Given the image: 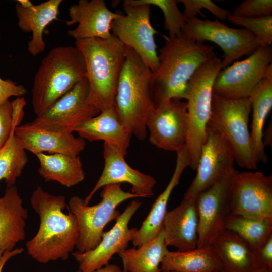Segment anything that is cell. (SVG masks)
I'll return each mask as SVG.
<instances>
[{
  "mask_svg": "<svg viewBox=\"0 0 272 272\" xmlns=\"http://www.w3.org/2000/svg\"><path fill=\"white\" fill-rule=\"evenodd\" d=\"M1 148H0V149H1Z\"/></svg>",
  "mask_w": 272,
  "mask_h": 272,
  "instance_id": "bcb514c9",
  "label": "cell"
},
{
  "mask_svg": "<svg viewBox=\"0 0 272 272\" xmlns=\"http://www.w3.org/2000/svg\"><path fill=\"white\" fill-rule=\"evenodd\" d=\"M146 127L152 145L176 152L186 142L187 102L171 99L155 105L147 118Z\"/></svg>",
  "mask_w": 272,
  "mask_h": 272,
  "instance_id": "9a60e30c",
  "label": "cell"
},
{
  "mask_svg": "<svg viewBox=\"0 0 272 272\" xmlns=\"http://www.w3.org/2000/svg\"><path fill=\"white\" fill-rule=\"evenodd\" d=\"M227 20L235 25L243 26L250 31L254 35L260 46L271 45L272 15L245 18L231 14Z\"/></svg>",
  "mask_w": 272,
  "mask_h": 272,
  "instance_id": "e575fe53",
  "label": "cell"
},
{
  "mask_svg": "<svg viewBox=\"0 0 272 272\" xmlns=\"http://www.w3.org/2000/svg\"><path fill=\"white\" fill-rule=\"evenodd\" d=\"M152 71L126 47V58L119 80L115 105L122 122L138 139L147 136V118L155 106Z\"/></svg>",
  "mask_w": 272,
  "mask_h": 272,
  "instance_id": "5b68a950",
  "label": "cell"
},
{
  "mask_svg": "<svg viewBox=\"0 0 272 272\" xmlns=\"http://www.w3.org/2000/svg\"><path fill=\"white\" fill-rule=\"evenodd\" d=\"M62 2L48 0L29 8H24L16 3V13L19 28L24 32H32L27 50L32 56H37L44 51L46 43L43 40V31L49 23L57 19Z\"/></svg>",
  "mask_w": 272,
  "mask_h": 272,
  "instance_id": "d4e9b609",
  "label": "cell"
},
{
  "mask_svg": "<svg viewBox=\"0 0 272 272\" xmlns=\"http://www.w3.org/2000/svg\"><path fill=\"white\" fill-rule=\"evenodd\" d=\"M15 134L22 147L35 155L48 152L79 156L86 145L85 140L73 133L49 130L32 121L17 126Z\"/></svg>",
  "mask_w": 272,
  "mask_h": 272,
  "instance_id": "ffe728a7",
  "label": "cell"
},
{
  "mask_svg": "<svg viewBox=\"0 0 272 272\" xmlns=\"http://www.w3.org/2000/svg\"><path fill=\"white\" fill-rule=\"evenodd\" d=\"M251 112L249 98L232 99L213 93L208 124L223 135L231 147L237 165L254 170L258 162L248 129Z\"/></svg>",
  "mask_w": 272,
  "mask_h": 272,
  "instance_id": "52a82bcc",
  "label": "cell"
},
{
  "mask_svg": "<svg viewBox=\"0 0 272 272\" xmlns=\"http://www.w3.org/2000/svg\"><path fill=\"white\" fill-rule=\"evenodd\" d=\"M164 38V45L158 54L159 66L152 76L155 105L171 99L187 100L191 76L201 64L216 56L214 47L182 33Z\"/></svg>",
  "mask_w": 272,
  "mask_h": 272,
  "instance_id": "7a4b0ae2",
  "label": "cell"
},
{
  "mask_svg": "<svg viewBox=\"0 0 272 272\" xmlns=\"http://www.w3.org/2000/svg\"><path fill=\"white\" fill-rule=\"evenodd\" d=\"M30 203L39 217L40 225L36 234L26 244L28 254L42 264L66 260L76 247L80 230L75 216L63 212L67 206L65 197L50 194L38 186Z\"/></svg>",
  "mask_w": 272,
  "mask_h": 272,
  "instance_id": "6da1fadb",
  "label": "cell"
},
{
  "mask_svg": "<svg viewBox=\"0 0 272 272\" xmlns=\"http://www.w3.org/2000/svg\"><path fill=\"white\" fill-rule=\"evenodd\" d=\"M69 14L70 19L65 21L66 24H78L75 28L67 31L76 40L112 37L111 24L120 14L110 11L104 0H79L70 6Z\"/></svg>",
  "mask_w": 272,
  "mask_h": 272,
  "instance_id": "d6986e66",
  "label": "cell"
},
{
  "mask_svg": "<svg viewBox=\"0 0 272 272\" xmlns=\"http://www.w3.org/2000/svg\"><path fill=\"white\" fill-rule=\"evenodd\" d=\"M178 2L182 3L184 6L182 13L186 20L196 17L202 9L208 10L216 19L221 20H227L231 14L229 11L219 7L211 0H181Z\"/></svg>",
  "mask_w": 272,
  "mask_h": 272,
  "instance_id": "d590c367",
  "label": "cell"
},
{
  "mask_svg": "<svg viewBox=\"0 0 272 272\" xmlns=\"http://www.w3.org/2000/svg\"><path fill=\"white\" fill-rule=\"evenodd\" d=\"M143 3L160 8L164 17V28L169 37L178 36L186 24V19L175 0H140Z\"/></svg>",
  "mask_w": 272,
  "mask_h": 272,
  "instance_id": "836d02e7",
  "label": "cell"
},
{
  "mask_svg": "<svg viewBox=\"0 0 272 272\" xmlns=\"http://www.w3.org/2000/svg\"><path fill=\"white\" fill-rule=\"evenodd\" d=\"M28 211L17 187L7 186L0 197V262L6 253L14 251L25 238Z\"/></svg>",
  "mask_w": 272,
  "mask_h": 272,
  "instance_id": "603a6c76",
  "label": "cell"
},
{
  "mask_svg": "<svg viewBox=\"0 0 272 272\" xmlns=\"http://www.w3.org/2000/svg\"><path fill=\"white\" fill-rule=\"evenodd\" d=\"M124 157L116 148L104 143L103 170L93 189L84 199L85 204H89L99 189L111 184L128 183L131 186V192L140 197H150L154 194L153 189L156 184V179L131 167Z\"/></svg>",
  "mask_w": 272,
  "mask_h": 272,
  "instance_id": "ac0fdd59",
  "label": "cell"
},
{
  "mask_svg": "<svg viewBox=\"0 0 272 272\" xmlns=\"http://www.w3.org/2000/svg\"><path fill=\"white\" fill-rule=\"evenodd\" d=\"M235 161L233 151L225 138L216 128L208 124L197 173L184 198L195 200L200 193L218 182L234 168Z\"/></svg>",
  "mask_w": 272,
  "mask_h": 272,
  "instance_id": "7c38bea8",
  "label": "cell"
},
{
  "mask_svg": "<svg viewBox=\"0 0 272 272\" xmlns=\"http://www.w3.org/2000/svg\"><path fill=\"white\" fill-rule=\"evenodd\" d=\"M77 272H81L78 270ZM92 272H122L121 269L116 264H108Z\"/></svg>",
  "mask_w": 272,
  "mask_h": 272,
  "instance_id": "ab89813d",
  "label": "cell"
},
{
  "mask_svg": "<svg viewBox=\"0 0 272 272\" xmlns=\"http://www.w3.org/2000/svg\"><path fill=\"white\" fill-rule=\"evenodd\" d=\"M162 272H217L221 261L212 246L181 251H168L160 265Z\"/></svg>",
  "mask_w": 272,
  "mask_h": 272,
  "instance_id": "f1b7e54d",
  "label": "cell"
},
{
  "mask_svg": "<svg viewBox=\"0 0 272 272\" xmlns=\"http://www.w3.org/2000/svg\"><path fill=\"white\" fill-rule=\"evenodd\" d=\"M9 258H10V256L8 254H6L3 257L2 260L0 262V272H2V268Z\"/></svg>",
  "mask_w": 272,
  "mask_h": 272,
  "instance_id": "b9f144b4",
  "label": "cell"
},
{
  "mask_svg": "<svg viewBox=\"0 0 272 272\" xmlns=\"http://www.w3.org/2000/svg\"><path fill=\"white\" fill-rule=\"evenodd\" d=\"M98 203L88 206L78 196L71 197L67 204L69 211L76 217L80 236L76 245L77 251L86 252L94 249L101 240L104 228L120 215L117 207L128 199L140 197L131 192L124 191L121 184H111L102 187Z\"/></svg>",
  "mask_w": 272,
  "mask_h": 272,
  "instance_id": "ba28073f",
  "label": "cell"
},
{
  "mask_svg": "<svg viewBox=\"0 0 272 272\" xmlns=\"http://www.w3.org/2000/svg\"><path fill=\"white\" fill-rule=\"evenodd\" d=\"M230 213L272 219V177L260 172H239L230 192Z\"/></svg>",
  "mask_w": 272,
  "mask_h": 272,
  "instance_id": "5bb4252c",
  "label": "cell"
},
{
  "mask_svg": "<svg viewBox=\"0 0 272 272\" xmlns=\"http://www.w3.org/2000/svg\"><path fill=\"white\" fill-rule=\"evenodd\" d=\"M88 92L85 78L32 122L49 130L73 133L82 123L100 112L87 102Z\"/></svg>",
  "mask_w": 272,
  "mask_h": 272,
  "instance_id": "2e32d148",
  "label": "cell"
},
{
  "mask_svg": "<svg viewBox=\"0 0 272 272\" xmlns=\"http://www.w3.org/2000/svg\"><path fill=\"white\" fill-rule=\"evenodd\" d=\"M177 158L173 174L167 186L159 195L135 233L132 241L134 247H139L155 238L161 231L167 212V204L174 188L178 184L184 170L190 166L187 151L184 145L176 152Z\"/></svg>",
  "mask_w": 272,
  "mask_h": 272,
  "instance_id": "cb8c5ba5",
  "label": "cell"
},
{
  "mask_svg": "<svg viewBox=\"0 0 272 272\" xmlns=\"http://www.w3.org/2000/svg\"><path fill=\"white\" fill-rule=\"evenodd\" d=\"M85 61L87 102L100 112L115 105L118 84L126 58V47L114 35L75 40Z\"/></svg>",
  "mask_w": 272,
  "mask_h": 272,
  "instance_id": "3957f363",
  "label": "cell"
},
{
  "mask_svg": "<svg viewBox=\"0 0 272 272\" xmlns=\"http://www.w3.org/2000/svg\"><path fill=\"white\" fill-rule=\"evenodd\" d=\"M224 229L237 235L254 250L272 235V219L229 214Z\"/></svg>",
  "mask_w": 272,
  "mask_h": 272,
  "instance_id": "4dcf8cb0",
  "label": "cell"
},
{
  "mask_svg": "<svg viewBox=\"0 0 272 272\" xmlns=\"http://www.w3.org/2000/svg\"><path fill=\"white\" fill-rule=\"evenodd\" d=\"M141 206L137 200H132L120 214L113 227L103 232L101 240L94 249L72 253L81 272H92L109 264L113 256L126 249L132 242L137 230L129 228V223Z\"/></svg>",
  "mask_w": 272,
  "mask_h": 272,
  "instance_id": "e0dca14e",
  "label": "cell"
},
{
  "mask_svg": "<svg viewBox=\"0 0 272 272\" xmlns=\"http://www.w3.org/2000/svg\"><path fill=\"white\" fill-rule=\"evenodd\" d=\"M122 272H127V271H126L125 270H122Z\"/></svg>",
  "mask_w": 272,
  "mask_h": 272,
  "instance_id": "ee69618b",
  "label": "cell"
},
{
  "mask_svg": "<svg viewBox=\"0 0 272 272\" xmlns=\"http://www.w3.org/2000/svg\"><path fill=\"white\" fill-rule=\"evenodd\" d=\"M86 76L84 57L77 46L52 49L42 60L33 79L32 104L36 116L46 112Z\"/></svg>",
  "mask_w": 272,
  "mask_h": 272,
  "instance_id": "277c9868",
  "label": "cell"
},
{
  "mask_svg": "<svg viewBox=\"0 0 272 272\" xmlns=\"http://www.w3.org/2000/svg\"><path fill=\"white\" fill-rule=\"evenodd\" d=\"M162 230L153 240L139 247L126 248L118 253L123 270L127 272H162L161 262L169 251Z\"/></svg>",
  "mask_w": 272,
  "mask_h": 272,
  "instance_id": "f546056e",
  "label": "cell"
},
{
  "mask_svg": "<svg viewBox=\"0 0 272 272\" xmlns=\"http://www.w3.org/2000/svg\"><path fill=\"white\" fill-rule=\"evenodd\" d=\"M17 3L24 8H29L34 5L29 0H18Z\"/></svg>",
  "mask_w": 272,
  "mask_h": 272,
  "instance_id": "60d3db41",
  "label": "cell"
},
{
  "mask_svg": "<svg viewBox=\"0 0 272 272\" xmlns=\"http://www.w3.org/2000/svg\"><path fill=\"white\" fill-rule=\"evenodd\" d=\"M253 272H270L263 269L256 268Z\"/></svg>",
  "mask_w": 272,
  "mask_h": 272,
  "instance_id": "7bdbcfd3",
  "label": "cell"
},
{
  "mask_svg": "<svg viewBox=\"0 0 272 272\" xmlns=\"http://www.w3.org/2000/svg\"><path fill=\"white\" fill-rule=\"evenodd\" d=\"M224 272H253L257 268L253 250L236 234L225 230L212 245Z\"/></svg>",
  "mask_w": 272,
  "mask_h": 272,
  "instance_id": "4316f807",
  "label": "cell"
},
{
  "mask_svg": "<svg viewBox=\"0 0 272 272\" xmlns=\"http://www.w3.org/2000/svg\"><path fill=\"white\" fill-rule=\"evenodd\" d=\"M251 104L250 132L252 145L258 162L267 160L263 143V127L272 108V66L254 89L249 97Z\"/></svg>",
  "mask_w": 272,
  "mask_h": 272,
  "instance_id": "484cf974",
  "label": "cell"
},
{
  "mask_svg": "<svg viewBox=\"0 0 272 272\" xmlns=\"http://www.w3.org/2000/svg\"><path fill=\"white\" fill-rule=\"evenodd\" d=\"M150 5L140 0H126L123 8L125 14H120L111 27L113 35L126 47L132 49L152 72L159 61L154 35L158 32L150 20Z\"/></svg>",
  "mask_w": 272,
  "mask_h": 272,
  "instance_id": "9c48e42d",
  "label": "cell"
},
{
  "mask_svg": "<svg viewBox=\"0 0 272 272\" xmlns=\"http://www.w3.org/2000/svg\"><path fill=\"white\" fill-rule=\"evenodd\" d=\"M36 156L40 163L38 173L46 182L55 181L71 187L85 178V172L79 156L44 153Z\"/></svg>",
  "mask_w": 272,
  "mask_h": 272,
  "instance_id": "83f0119b",
  "label": "cell"
},
{
  "mask_svg": "<svg viewBox=\"0 0 272 272\" xmlns=\"http://www.w3.org/2000/svg\"><path fill=\"white\" fill-rule=\"evenodd\" d=\"M233 16L258 18L272 15L271 0H245L233 10Z\"/></svg>",
  "mask_w": 272,
  "mask_h": 272,
  "instance_id": "8d00e7d4",
  "label": "cell"
},
{
  "mask_svg": "<svg viewBox=\"0 0 272 272\" xmlns=\"http://www.w3.org/2000/svg\"><path fill=\"white\" fill-rule=\"evenodd\" d=\"M16 127L0 149V182L4 180L7 186L15 185L28 160L26 151L15 135Z\"/></svg>",
  "mask_w": 272,
  "mask_h": 272,
  "instance_id": "1f68e13d",
  "label": "cell"
},
{
  "mask_svg": "<svg viewBox=\"0 0 272 272\" xmlns=\"http://www.w3.org/2000/svg\"><path fill=\"white\" fill-rule=\"evenodd\" d=\"M198 229L196 199L184 198L177 207L167 212L162 230L167 246L185 251L197 248Z\"/></svg>",
  "mask_w": 272,
  "mask_h": 272,
  "instance_id": "44dd1931",
  "label": "cell"
},
{
  "mask_svg": "<svg viewBox=\"0 0 272 272\" xmlns=\"http://www.w3.org/2000/svg\"><path fill=\"white\" fill-rule=\"evenodd\" d=\"M182 33L196 42L208 41L219 46L224 52L222 69L244 55H250L260 46L248 30L230 27L216 18L215 20L197 17L189 18Z\"/></svg>",
  "mask_w": 272,
  "mask_h": 272,
  "instance_id": "30bf717a",
  "label": "cell"
},
{
  "mask_svg": "<svg viewBox=\"0 0 272 272\" xmlns=\"http://www.w3.org/2000/svg\"><path fill=\"white\" fill-rule=\"evenodd\" d=\"M75 132L84 140L104 141L118 149L124 156L133 135L121 120L115 105L82 123Z\"/></svg>",
  "mask_w": 272,
  "mask_h": 272,
  "instance_id": "7402d4cb",
  "label": "cell"
},
{
  "mask_svg": "<svg viewBox=\"0 0 272 272\" xmlns=\"http://www.w3.org/2000/svg\"><path fill=\"white\" fill-rule=\"evenodd\" d=\"M217 272H224L223 270H221V271H217Z\"/></svg>",
  "mask_w": 272,
  "mask_h": 272,
  "instance_id": "f6af8a7d",
  "label": "cell"
},
{
  "mask_svg": "<svg viewBox=\"0 0 272 272\" xmlns=\"http://www.w3.org/2000/svg\"><path fill=\"white\" fill-rule=\"evenodd\" d=\"M253 252L256 267L272 272V235Z\"/></svg>",
  "mask_w": 272,
  "mask_h": 272,
  "instance_id": "74e56055",
  "label": "cell"
},
{
  "mask_svg": "<svg viewBox=\"0 0 272 272\" xmlns=\"http://www.w3.org/2000/svg\"><path fill=\"white\" fill-rule=\"evenodd\" d=\"M238 171L234 168L218 182L200 193L196 199L198 215L197 248L210 247L225 230L224 222L230 213V192Z\"/></svg>",
  "mask_w": 272,
  "mask_h": 272,
  "instance_id": "4fadbf2b",
  "label": "cell"
},
{
  "mask_svg": "<svg viewBox=\"0 0 272 272\" xmlns=\"http://www.w3.org/2000/svg\"><path fill=\"white\" fill-rule=\"evenodd\" d=\"M26 104L24 98L18 97L12 102L8 100L0 105V148L6 143L12 129L20 125Z\"/></svg>",
  "mask_w": 272,
  "mask_h": 272,
  "instance_id": "d6a6232c",
  "label": "cell"
},
{
  "mask_svg": "<svg viewBox=\"0 0 272 272\" xmlns=\"http://www.w3.org/2000/svg\"><path fill=\"white\" fill-rule=\"evenodd\" d=\"M221 59L216 56L203 63L188 82L187 99L188 130L185 146L189 167L196 170L202 146L206 140L216 77L222 69Z\"/></svg>",
  "mask_w": 272,
  "mask_h": 272,
  "instance_id": "8992f818",
  "label": "cell"
},
{
  "mask_svg": "<svg viewBox=\"0 0 272 272\" xmlns=\"http://www.w3.org/2000/svg\"><path fill=\"white\" fill-rule=\"evenodd\" d=\"M26 93L27 89L24 86L0 78V105L9 100L11 97H22Z\"/></svg>",
  "mask_w": 272,
  "mask_h": 272,
  "instance_id": "f35d334b",
  "label": "cell"
},
{
  "mask_svg": "<svg viewBox=\"0 0 272 272\" xmlns=\"http://www.w3.org/2000/svg\"><path fill=\"white\" fill-rule=\"evenodd\" d=\"M271 62V45L260 46L247 58L221 69L216 77L213 93L228 99L249 98Z\"/></svg>",
  "mask_w": 272,
  "mask_h": 272,
  "instance_id": "8fae6325",
  "label": "cell"
}]
</instances>
